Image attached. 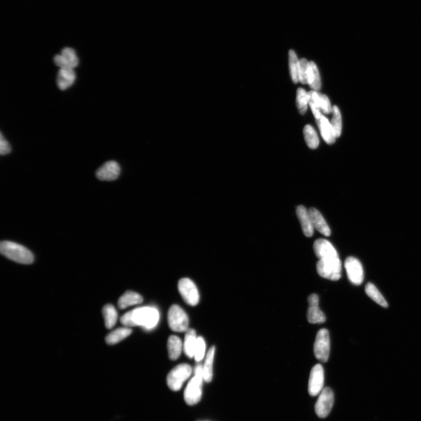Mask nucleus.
Instances as JSON below:
<instances>
[{
  "label": "nucleus",
  "instance_id": "25",
  "mask_svg": "<svg viewBox=\"0 0 421 421\" xmlns=\"http://www.w3.org/2000/svg\"><path fill=\"white\" fill-rule=\"evenodd\" d=\"M215 346H212L208 351L206 361L203 365L204 380L210 383L213 376V362L215 354Z\"/></svg>",
  "mask_w": 421,
  "mask_h": 421
},
{
  "label": "nucleus",
  "instance_id": "8",
  "mask_svg": "<svg viewBox=\"0 0 421 421\" xmlns=\"http://www.w3.org/2000/svg\"><path fill=\"white\" fill-rule=\"evenodd\" d=\"M334 404V394L329 388L326 387L319 394L315 409L316 415L320 418H326L331 411Z\"/></svg>",
  "mask_w": 421,
  "mask_h": 421
},
{
  "label": "nucleus",
  "instance_id": "23",
  "mask_svg": "<svg viewBox=\"0 0 421 421\" xmlns=\"http://www.w3.org/2000/svg\"><path fill=\"white\" fill-rule=\"evenodd\" d=\"M308 84L313 91L318 92L321 87L318 69L314 61L309 62Z\"/></svg>",
  "mask_w": 421,
  "mask_h": 421
},
{
  "label": "nucleus",
  "instance_id": "34",
  "mask_svg": "<svg viewBox=\"0 0 421 421\" xmlns=\"http://www.w3.org/2000/svg\"><path fill=\"white\" fill-rule=\"evenodd\" d=\"M316 98H317L320 110H321L324 113L327 114L332 113V107L330 100L326 95L316 92Z\"/></svg>",
  "mask_w": 421,
  "mask_h": 421
},
{
  "label": "nucleus",
  "instance_id": "16",
  "mask_svg": "<svg viewBox=\"0 0 421 421\" xmlns=\"http://www.w3.org/2000/svg\"><path fill=\"white\" fill-rule=\"evenodd\" d=\"M308 212L314 229L317 230L319 233L323 235L324 236H330L331 230L330 227L319 211L314 208H311Z\"/></svg>",
  "mask_w": 421,
  "mask_h": 421
},
{
  "label": "nucleus",
  "instance_id": "29",
  "mask_svg": "<svg viewBox=\"0 0 421 421\" xmlns=\"http://www.w3.org/2000/svg\"><path fill=\"white\" fill-rule=\"evenodd\" d=\"M331 124L333 128L335 138H339L341 136L342 133V117L341 112L338 107L336 106L332 107V118Z\"/></svg>",
  "mask_w": 421,
  "mask_h": 421
},
{
  "label": "nucleus",
  "instance_id": "21",
  "mask_svg": "<svg viewBox=\"0 0 421 421\" xmlns=\"http://www.w3.org/2000/svg\"><path fill=\"white\" fill-rule=\"evenodd\" d=\"M142 297L139 294L128 291L123 294L118 300V307L120 309H125L130 306H135L143 302Z\"/></svg>",
  "mask_w": 421,
  "mask_h": 421
},
{
  "label": "nucleus",
  "instance_id": "14",
  "mask_svg": "<svg viewBox=\"0 0 421 421\" xmlns=\"http://www.w3.org/2000/svg\"><path fill=\"white\" fill-rule=\"evenodd\" d=\"M121 173V168L117 161L110 160L106 162L96 172V177L102 181H113L118 178Z\"/></svg>",
  "mask_w": 421,
  "mask_h": 421
},
{
  "label": "nucleus",
  "instance_id": "2",
  "mask_svg": "<svg viewBox=\"0 0 421 421\" xmlns=\"http://www.w3.org/2000/svg\"><path fill=\"white\" fill-rule=\"evenodd\" d=\"M0 252L3 256L18 264L30 265L34 261L33 253L25 246L15 242L2 241L0 244Z\"/></svg>",
  "mask_w": 421,
  "mask_h": 421
},
{
  "label": "nucleus",
  "instance_id": "10",
  "mask_svg": "<svg viewBox=\"0 0 421 421\" xmlns=\"http://www.w3.org/2000/svg\"><path fill=\"white\" fill-rule=\"evenodd\" d=\"M345 268L347 277L351 283L359 285L363 283L364 272L360 261L353 257H347L345 262Z\"/></svg>",
  "mask_w": 421,
  "mask_h": 421
},
{
  "label": "nucleus",
  "instance_id": "32",
  "mask_svg": "<svg viewBox=\"0 0 421 421\" xmlns=\"http://www.w3.org/2000/svg\"><path fill=\"white\" fill-rule=\"evenodd\" d=\"M307 95L308 102L311 107L312 113L316 119H319L321 117L322 114L320 113L317 98H316V91H311L308 92Z\"/></svg>",
  "mask_w": 421,
  "mask_h": 421
},
{
  "label": "nucleus",
  "instance_id": "22",
  "mask_svg": "<svg viewBox=\"0 0 421 421\" xmlns=\"http://www.w3.org/2000/svg\"><path fill=\"white\" fill-rule=\"evenodd\" d=\"M168 348L170 359L172 361H176L182 351L183 343L177 336H171L168 339Z\"/></svg>",
  "mask_w": 421,
  "mask_h": 421
},
{
  "label": "nucleus",
  "instance_id": "24",
  "mask_svg": "<svg viewBox=\"0 0 421 421\" xmlns=\"http://www.w3.org/2000/svg\"><path fill=\"white\" fill-rule=\"evenodd\" d=\"M132 330L128 327L119 328L118 329L111 332L107 336L106 341L107 344L113 345L117 344L125 339L132 334Z\"/></svg>",
  "mask_w": 421,
  "mask_h": 421
},
{
  "label": "nucleus",
  "instance_id": "26",
  "mask_svg": "<svg viewBox=\"0 0 421 421\" xmlns=\"http://www.w3.org/2000/svg\"><path fill=\"white\" fill-rule=\"evenodd\" d=\"M105 325L107 329H112L117 323L118 319V312L115 308L111 304H107L104 306L103 310Z\"/></svg>",
  "mask_w": 421,
  "mask_h": 421
},
{
  "label": "nucleus",
  "instance_id": "33",
  "mask_svg": "<svg viewBox=\"0 0 421 421\" xmlns=\"http://www.w3.org/2000/svg\"><path fill=\"white\" fill-rule=\"evenodd\" d=\"M309 62L307 59H301L299 63V79L303 84H308Z\"/></svg>",
  "mask_w": 421,
  "mask_h": 421
},
{
  "label": "nucleus",
  "instance_id": "27",
  "mask_svg": "<svg viewBox=\"0 0 421 421\" xmlns=\"http://www.w3.org/2000/svg\"><path fill=\"white\" fill-rule=\"evenodd\" d=\"M365 292L367 295L374 301H375L377 304L384 308L388 307L387 301L373 284L370 283L367 284L365 287Z\"/></svg>",
  "mask_w": 421,
  "mask_h": 421
},
{
  "label": "nucleus",
  "instance_id": "30",
  "mask_svg": "<svg viewBox=\"0 0 421 421\" xmlns=\"http://www.w3.org/2000/svg\"><path fill=\"white\" fill-rule=\"evenodd\" d=\"M288 60L289 70H290V74L292 80L294 83H297L299 82V61L297 59V56L295 51L290 50L288 52Z\"/></svg>",
  "mask_w": 421,
  "mask_h": 421
},
{
  "label": "nucleus",
  "instance_id": "20",
  "mask_svg": "<svg viewBox=\"0 0 421 421\" xmlns=\"http://www.w3.org/2000/svg\"><path fill=\"white\" fill-rule=\"evenodd\" d=\"M198 338H197L195 330L188 329L186 331L184 338L183 350L185 355L189 358L191 359L195 357Z\"/></svg>",
  "mask_w": 421,
  "mask_h": 421
},
{
  "label": "nucleus",
  "instance_id": "17",
  "mask_svg": "<svg viewBox=\"0 0 421 421\" xmlns=\"http://www.w3.org/2000/svg\"><path fill=\"white\" fill-rule=\"evenodd\" d=\"M76 73L74 69L61 68L57 76V84L61 90H66L72 86L76 80Z\"/></svg>",
  "mask_w": 421,
  "mask_h": 421
},
{
  "label": "nucleus",
  "instance_id": "3",
  "mask_svg": "<svg viewBox=\"0 0 421 421\" xmlns=\"http://www.w3.org/2000/svg\"><path fill=\"white\" fill-rule=\"evenodd\" d=\"M316 270L320 277L337 281L341 277L342 263L339 256L320 258L316 264Z\"/></svg>",
  "mask_w": 421,
  "mask_h": 421
},
{
  "label": "nucleus",
  "instance_id": "28",
  "mask_svg": "<svg viewBox=\"0 0 421 421\" xmlns=\"http://www.w3.org/2000/svg\"><path fill=\"white\" fill-rule=\"evenodd\" d=\"M304 135L305 140L309 148L312 149L318 148L319 144V138L315 129L312 126L307 125L304 127Z\"/></svg>",
  "mask_w": 421,
  "mask_h": 421
},
{
  "label": "nucleus",
  "instance_id": "19",
  "mask_svg": "<svg viewBox=\"0 0 421 421\" xmlns=\"http://www.w3.org/2000/svg\"><path fill=\"white\" fill-rule=\"evenodd\" d=\"M316 121L324 141L328 144H333L335 142L336 138L333 128L328 119L322 115L321 117L316 119Z\"/></svg>",
  "mask_w": 421,
  "mask_h": 421
},
{
  "label": "nucleus",
  "instance_id": "7",
  "mask_svg": "<svg viewBox=\"0 0 421 421\" xmlns=\"http://www.w3.org/2000/svg\"><path fill=\"white\" fill-rule=\"evenodd\" d=\"M179 293L184 301L191 306H196L199 303L200 295L194 282L188 278L180 280L178 284Z\"/></svg>",
  "mask_w": 421,
  "mask_h": 421
},
{
  "label": "nucleus",
  "instance_id": "13",
  "mask_svg": "<svg viewBox=\"0 0 421 421\" xmlns=\"http://www.w3.org/2000/svg\"><path fill=\"white\" fill-rule=\"evenodd\" d=\"M309 307L307 311V319L311 323H322L326 321V316L319 307V297L316 294H312L308 299Z\"/></svg>",
  "mask_w": 421,
  "mask_h": 421
},
{
  "label": "nucleus",
  "instance_id": "9",
  "mask_svg": "<svg viewBox=\"0 0 421 421\" xmlns=\"http://www.w3.org/2000/svg\"><path fill=\"white\" fill-rule=\"evenodd\" d=\"M203 380L204 378L195 375L189 381L184 394V400L188 405H194L200 401Z\"/></svg>",
  "mask_w": 421,
  "mask_h": 421
},
{
  "label": "nucleus",
  "instance_id": "18",
  "mask_svg": "<svg viewBox=\"0 0 421 421\" xmlns=\"http://www.w3.org/2000/svg\"><path fill=\"white\" fill-rule=\"evenodd\" d=\"M297 215L301 223L303 233L307 237H311L314 234V229L312 225L308 211L303 206L297 208Z\"/></svg>",
  "mask_w": 421,
  "mask_h": 421
},
{
  "label": "nucleus",
  "instance_id": "12",
  "mask_svg": "<svg viewBox=\"0 0 421 421\" xmlns=\"http://www.w3.org/2000/svg\"><path fill=\"white\" fill-rule=\"evenodd\" d=\"M54 62L58 67L61 68H71L74 69L79 64V58L74 49L71 48H64L60 55L54 57Z\"/></svg>",
  "mask_w": 421,
  "mask_h": 421
},
{
  "label": "nucleus",
  "instance_id": "6",
  "mask_svg": "<svg viewBox=\"0 0 421 421\" xmlns=\"http://www.w3.org/2000/svg\"><path fill=\"white\" fill-rule=\"evenodd\" d=\"M330 346L329 331L326 329L319 330L316 334L314 345L315 358L321 362H327L330 357Z\"/></svg>",
  "mask_w": 421,
  "mask_h": 421
},
{
  "label": "nucleus",
  "instance_id": "4",
  "mask_svg": "<svg viewBox=\"0 0 421 421\" xmlns=\"http://www.w3.org/2000/svg\"><path fill=\"white\" fill-rule=\"evenodd\" d=\"M191 367L188 364H181L171 370L167 377V384L173 391H179L184 382L191 376Z\"/></svg>",
  "mask_w": 421,
  "mask_h": 421
},
{
  "label": "nucleus",
  "instance_id": "5",
  "mask_svg": "<svg viewBox=\"0 0 421 421\" xmlns=\"http://www.w3.org/2000/svg\"><path fill=\"white\" fill-rule=\"evenodd\" d=\"M168 320L169 327L173 331L183 332L188 330V316L183 309L177 305H173L170 308Z\"/></svg>",
  "mask_w": 421,
  "mask_h": 421
},
{
  "label": "nucleus",
  "instance_id": "31",
  "mask_svg": "<svg viewBox=\"0 0 421 421\" xmlns=\"http://www.w3.org/2000/svg\"><path fill=\"white\" fill-rule=\"evenodd\" d=\"M307 92L302 88H299L297 91L296 104L300 113L304 115L306 113L308 108Z\"/></svg>",
  "mask_w": 421,
  "mask_h": 421
},
{
  "label": "nucleus",
  "instance_id": "36",
  "mask_svg": "<svg viewBox=\"0 0 421 421\" xmlns=\"http://www.w3.org/2000/svg\"><path fill=\"white\" fill-rule=\"evenodd\" d=\"M10 145L5 138H4L2 133L0 136V153L2 155H6L11 152Z\"/></svg>",
  "mask_w": 421,
  "mask_h": 421
},
{
  "label": "nucleus",
  "instance_id": "11",
  "mask_svg": "<svg viewBox=\"0 0 421 421\" xmlns=\"http://www.w3.org/2000/svg\"><path fill=\"white\" fill-rule=\"evenodd\" d=\"M324 370L321 365L317 364L311 370L308 383V392L311 396L319 395L323 389Z\"/></svg>",
  "mask_w": 421,
  "mask_h": 421
},
{
  "label": "nucleus",
  "instance_id": "35",
  "mask_svg": "<svg viewBox=\"0 0 421 421\" xmlns=\"http://www.w3.org/2000/svg\"><path fill=\"white\" fill-rule=\"evenodd\" d=\"M206 343L202 337H199L196 347L195 358L197 362L203 361L206 353Z\"/></svg>",
  "mask_w": 421,
  "mask_h": 421
},
{
  "label": "nucleus",
  "instance_id": "15",
  "mask_svg": "<svg viewBox=\"0 0 421 421\" xmlns=\"http://www.w3.org/2000/svg\"><path fill=\"white\" fill-rule=\"evenodd\" d=\"M314 250L316 257L320 258L338 257L337 251L331 243L324 239H319L314 242Z\"/></svg>",
  "mask_w": 421,
  "mask_h": 421
},
{
  "label": "nucleus",
  "instance_id": "1",
  "mask_svg": "<svg viewBox=\"0 0 421 421\" xmlns=\"http://www.w3.org/2000/svg\"><path fill=\"white\" fill-rule=\"evenodd\" d=\"M159 313L156 308L143 307L125 313L121 318V322L126 327L141 326L152 329L159 322Z\"/></svg>",
  "mask_w": 421,
  "mask_h": 421
}]
</instances>
